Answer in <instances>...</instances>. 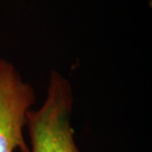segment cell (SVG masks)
Here are the masks:
<instances>
[{
	"instance_id": "cell-1",
	"label": "cell",
	"mask_w": 152,
	"mask_h": 152,
	"mask_svg": "<svg viewBox=\"0 0 152 152\" xmlns=\"http://www.w3.org/2000/svg\"><path fill=\"white\" fill-rule=\"evenodd\" d=\"M73 107L70 83L59 72L52 70L43 104L26 114V152H81L71 125Z\"/></svg>"
},
{
	"instance_id": "cell-2",
	"label": "cell",
	"mask_w": 152,
	"mask_h": 152,
	"mask_svg": "<svg viewBox=\"0 0 152 152\" xmlns=\"http://www.w3.org/2000/svg\"><path fill=\"white\" fill-rule=\"evenodd\" d=\"M36 101L31 85L10 62L0 59V152L27 151L24 128Z\"/></svg>"
}]
</instances>
